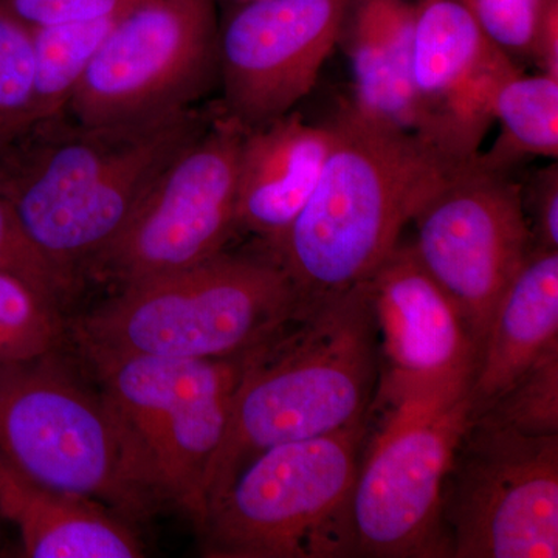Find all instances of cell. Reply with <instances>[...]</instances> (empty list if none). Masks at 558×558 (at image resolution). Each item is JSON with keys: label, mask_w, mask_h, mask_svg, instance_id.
<instances>
[{"label": "cell", "mask_w": 558, "mask_h": 558, "mask_svg": "<svg viewBox=\"0 0 558 558\" xmlns=\"http://www.w3.org/2000/svg\"><path fill=\"white\" fill-rule=\"evenodd\" d=\"M242 355L89 359L119 425L140 487L150 502H170L199 526L205 486L229 422Z\"/></svg>", "instance_id": "obj_6"}, {"label": "cell", "mask_w": 558, "mask_h": 558, "mask_svg": "<svg viewBox=\"0 0 558 558\" xmlns=\"http://www.w3.org/2000/svg\"><path fill=\"white\" fill-rule=\"evenodd\" d=\"M411 242L483 347L492 314L534 250L523 186L480 156L458 165L421 208Z\"/></svg>", "instance_id": "obj_12"}, {"label": "cell", "mask_w": 558, "mask_h": 558, "mask_svg": "<svg viewBox=\"0 0 558 558\" xmlns=\"http://www.w3.org/2000/svg\"><path fill=\"white\" fill-rule=\"evenodd\" d=\"M300 303L270 253L223 250L196 266L120 286L73 333L87 359H230L274 336Z\"/></svg>", "instance_id": "obj_4"}, {"label": "cell", "mask_w": 558, "mask_h": 558, "mask_svg": "<svg viewBox=\"0 0 558 558\" xmlns=\"http://www.w3.org/2000/svg\"><path fill=\"white\" fill-rule=\"evenodd\" d=\"M216 2H219V0H216ZM226 2L240 3V2H247V0H226Z\"/></svg>", "instance_id": "obj_30"}, {"label": "cell", "mask_w": 558, "mask_h": 558, "mask_svg": "<svg viewBox=\"0 0 558 558\" xmlns=\"http://www.w3.org/2000/svg\"><path fill=\"white\" fill-rule=\"evenodd\" d=\"M33 78L31 31L0 10V156L32 130Z\"/></svg>", "instance_id": "obj_24"}, {"label": "cell", "mask_w": 558, "mask_h": 558, "mask_svg": "<svg viewBox=\"0 0 558 558\" xmlns=\"http://www.w3.org/2000/svg\"><path fill=\"white\" fill-rule=\"evenodd\" d=\"M377 413L352 492L355 557H450L442 492L469 425L470 395Z\"/></svg>", "instance_id": "obj_8"}, {"label": "cell", "mask_w": 558, "mask_h": 558, "mask_svg": "<svg viewBox=\"0 0 558 558\" xmlns=\"http://www.w3.org/2000/svg\"><path fill=\"white\" fill-rule=\"evenodd\" d=\"M450 558L558 557V435L470 416L442 492Z\"/></svg>", "instance_id": "obj_10"}, {"label": "cell", "mask_w": 558, "mask_h": 558, "mask_svg": "<svg viewBox=\"0 0 558 558\" xmlns=\"http://www.w3.org/2000/svg\"><path fill=\"white\" fill-rule=\"evenodd\" d=\"M211 117L191 108L100 126L64 113L36 124L0 156V193L40 252L76 277L119 238L154 182Z\"/></svg>", "instance_id": "obj_1"}, {"label": "cell", "mask_w": 558, "mask_h": 558, "mask_svg": "<svg viewBox=\"0 0 558 558\" xmlns=\"http://www.w3.org/2000/svg\"><path fill=\"white\" fill-rule=\"evenodd\" d=\"M416 0H351L343 35L354 94L349 105L371 119L417 135L411 84Z\"/></svg>", "instance_id": "obj_19"}, {"label": "cell", "mask_w": 558, "mask_h": 558, "mask_svg": "<svg viewBox=\"0 0 558 558\" xmlns=\"http://www.w3.org/2000/svg\"><path fill=\"white\" fill-rule=\"evenodd\" d=\"M494 123L499 135L481 163L492 170L512 172L523 160H557L558 78L538 72L513 70L499 83L494 98Z\"/></svg>", "instance_id": "obj_20"}, {"label": "cell", "mask_w": 558, "mask_h": 558, "mask_svg": "<svg viewBox=\"0 0 558 558\" xmlns=\"http://www.w3.org/2000/svg\"><path fill=\"white\" fill-rule=\"evenodd\" d=\"M245 128L219 110L140 202L89 269L124 286L204 263L236 231L238 163Z\"/></svg>", "instance_id": "obj_11"}, {"label": "cell", "mask_w": 558, "mask_h": 558, "mask_svg": "<svg viewBox=\"0 0 558 558\" xmlns=\"http://www.w3.org/2000/svg\"><path fill=\"white\" fill-rule=\"evenodd\" d=\"M363 282L379 341V380L368 413L469 396L478 343L411 242L400 241Z\"/></svg>", "instance_id": "obj_13"}, {"label": "cell", "mask_w": 558, "mask_h": 558, "mask_svg": "<svg viewBox=\"0 0 558 558\" xmlns=\"http://www.w3.org/2000/svg\"><path fill=\"white\" fill-rule=\"evenodd\" d=\"M0 274L20 279L53 306L75 290L76 277L47 258L21 222L16 209L0 193Z\"/></svg>", "instance_id": "obj_25"}, {"label": "cell", "mask_w": 558, "mask_h": 558, "mask_svg": "<svg viewBox=\"0 0 558 558\" xmlns=\"http://www.w3.org/2000/svg\"><path fill=\"white\" fill-rule=\"evenodd\" d=\"M476 416L529 436L558 435V347L546 352L487 409L472 417Z\"/></svg>", "instance_id": "obj_23"}, {"label": "cell", "mask_w": 558, "mask_h": 558, "mask_svg": "<svg viewBox=\"0 0 558 558\" xmlns=\"http://www.w3.org/2000/svg\"><path fill=\"white\" fill-rule=\"evenodd\" d=\"M317 186L271 250L301 304L362 284L458 167L427 140L344 102ZM465 163V161H464Z\"/></svg>", "instance_id": "obj_3"}, {"label": "cell", "mask_w": 558, "mask_h": 558, "mask_svg": "<svg viewBox=\"0 0 558 558\" xmlns=\"http://www.w3.org/2000/svg\"><path fill=\"white\" fill-rule=\"evenodd\" d=\"M117 17L33 28L32 128L68 113V106Z\"/></svg>", "instance_id": "obj_21"}, {"label": "cell", "mask_w": 558, "mask_h": 558, "mask_svg": "<svg viewBox=\"0 0 558 558\" xmlns=\"http://www.w3.org/2000/svg\"><path fill=\"white\" fill-rule=\"evenodd\" d=\"M140 0H0V10L28 31L121 16Z\"/></svg>", "instance_id": "obj_27"}, {"label": "cell", "mask_w": 558, "mask_h": 558, "mask_svg": "<svg viewBox=\"0 0 558 558\" xmlns=\"http://www.w3.org/2000/svg\"><path fill=\"white\" fill-rule=\"evenodd\" d=\"M62 332L60 307L20 279L0 274V366L51 354Z\"/></svg>", "instance_id": "obj_22"}, {"label": "cell", "mask_w": 558, "mask_h": 558, "mask_svg": "<svg viewBox=\"0 0 558 558\" xmlns=\"http://www.w3.org/2000/svg\"><path fill=\"white\" fill-rule=\"evenodd\" d=\"M523 204L534 236V247L558 250L557 161L539 170L529 185L523 186Z\"/></svg>", "instance_id": "obj_28"}, {"label": "cell", "mask_w": 558, "mask_h": 558, "mask_svg": "<svg viewBox=\"0 0 558 558\" xmlns=\"http://www.w3.org/2000/svg\"><path fill=\"white\" fill-rule=\"evenodd\" d=\"M333 143L332 124L310 123L292 110L245 130L238 163L236 230L269 252L311 199Z\"/></svg>", "instance_id": "obj_16"}, {"label": "cell", "mask_w": 558, "mask_h": 558, "mask_svg": "<svg viewBox=\"0 0 558 558\" xmlns=\"http://www.w3.org/2000/svg\"><path fill=\"white\" fill-rule=\"evenodd\" d=\"M216 0H140L102 40L68 113L83 124L174 116L219 81Z\"/></svg>", "instance_id": "obj_9"}, {"label": "cell", "mask_w": 558, "mask_h": 558, "mask_svg": "<svg viewBox=\"0 0 558 558\" xmlns=\"http://www.w3.org/2000/svg\"><path fill=\"white\" fill-rule=\"evenodd\" d=\"M557 347L558 250L534 248L492 314L470 389V416Z\"/></svg>", "instance_id": "obj_18"}, {"label": "cell", "mask_w": 558, "mask_h": 558, "mask_svg": "<svg viewBox=\"0 0 558 558\" xmlns=\"http://www.w3.org/2000/svg\"><path fill=\"white\" fill-rule=\"evenodd\" d=\"M51 355L0 366V458L123 519L142 517L153 502L101 392L89 391Z\"/></svg>", "instance_id": "obj_7"}, {"label": "cell", "mask_w": 558, "mask_h": 558, "mask_svg": "<svg viewBox=\"0 0 558 558\" xmlns=\"http://www.w3.org/2000/svg\"><path fill=\"white\" fill-rule=\"evenodd\" d=\"M377 380L379 341L365 282L300 304L274 336L242 354L205 486L207 510L260 451L366 418Z\"/></svg>", "instance_id": "obj_2"}, {"label": "cell", "mask_w": 558, "mask_h": 558, "mask_svg": "<svg viewBox=\"0 0 558 558\" xmlns=\"http://www.w3.org/2000/svg\"><path fill=\"white\" fill-rule=\"evenodd\" d=\"M512 60H531L545 0H458Z\"/></svg>", "instance_id": "obj_26"}, {"label": "cell", "mask_w": 558, "mask_h": 558, "mask_svg": "<svg viewBox=\"0 0 558 558\" xmlns=\"http://www.w3.org/2000/svg\"><path fill=\"white\" fill-rule=\"evenodd\" d=\"M351 0H247L219 22L222 112L245 130L288 116L339 46Z\"/></svg>", "instance_id": "obj_14"}, {"label": "cell", "mask_w": 558, "mask_h": 558, "mask_svg": "<svg viewBox=\"0 0 558 558\" xmlns=\"http://www.w3.org/2000/svg\"><path fill=\"white\" fill-rule=\"evenodd\" d=\"M368 418L260 451L199 524L211 558L355 557L352 492Z\"/></svg>", "instance_id": "obj_5"}, {"label": "cell", "mask_w": 558, "mask_h": 558, "mask_svg": "<svg viewBox=\"0 0 558 558\" xmlns=\"http://www.w3.org/2000/svg\"><path fill=\"white\" fill-rule=\"evenodd\" d=\"M0 517L20 532L32 558H134L143 549L119 513L57 490L0 458Z\"/></svg>", "instance_id": "obj_17"}, {"label": "cell", "mask_w": 558, "mask_h": 558, "mask_svg": "<svg viewBox=\"0 0 558 558\" xmlns=\"http://www.w3.org/2000/svg\"><path fill=\"white\" fill-rule=\"evenodd\" d=\"M531 61L538 65L539 72L558 78V0H545L543 3Z\"/></svg>", "instance_id": "obj_29"}, {"label": "cell", "mask_w": 558, "mask_h": 558, "mask_svg": "<svg viewBox=\"0 0 558 558\" xmlns=\"http://www.w3.org/2000/svg\"><path fill=\"white\" fill-rule=\"evenodd\" d=\"M519 69L458 0H416L411 84L417 135L450 160L480 156L499 83Z\"/></svg>", "instance_id": "obj_15"}]
</instances>
